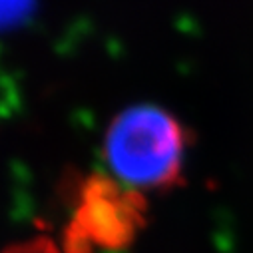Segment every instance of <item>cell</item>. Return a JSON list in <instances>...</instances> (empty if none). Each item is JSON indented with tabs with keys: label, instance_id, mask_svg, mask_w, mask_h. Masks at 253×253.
Masks as SVG:
<instances>
[{
	"label": "cell",
	"instance_id": "6da1fadb",
	"mask_svg": "<svg viewBox=\"0 0 253 253\" xmlns=\"http://www.w3.org/2000/svg\"><path fill=\"white\" fill-rule=\"evenodd\" d=\"M187 132L168 110L138 104L120 112L106 130L104 160L126 187L168 189L181 181Z\"/></svg>",
	"mask_w": 253,
	"mask_h": 253
},
{
	"label": "cell",
	"instance_id": "7a4b0ae2",
	"mask_svg": "<svg viewBox=\"0 0 253 253\" xmlns=\"http://www.w3.org/2000/svg\"><path fill=\"white\" fill-rule=\"evenodd\" d=\"M144 198L136 189L106 177H90L80 194L78 210L68 227V245L76 253L128 245L142 225Z\"/></svg>",
	"mask_w": 253,
	"mask_h": 253
},
{
	"label": "cell",
	"instance_id": "3957f363",
	"mask_svg": "<svg viewBox=\"0 0 253 253\" xmlns=\"http://www.w3.org/2000/svg\"><path fill=\"white\" fill-rule=\"evenodd\" d=\"M34 6V0H0V30L20 22Z\"/></svg>",
	"mask_w": 253,
	"mask_h": 253
},
{
	"label": "cell",
	"instance_id": "277c9868",
	"mask_svg": "<svg viewBox=\"0 0 253 253\" xmlns=\"http://www.w3.org/2000/svg\"><path fill=\"white\" fill-rule=\"evenodd\" d=\"M4 253H58V249L50 241H46V239H34V241H28V243L10 247Z\"/></svg>",
	"mask_w": 253,
	"mask_h": 253
}]
</instances>
